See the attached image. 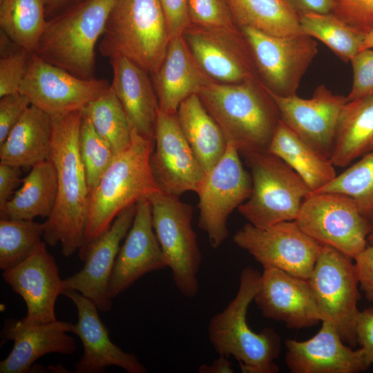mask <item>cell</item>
I'll list each match as a JSON object with an SVG mask.
<instances>
[{"label":"cell","instance_id":"cell-2","mask_svg":"<svg viewBox=\"0 0 373 373\" xmlns=\"http://www.w3.org/2000/svg\"><path fill=\"white\" fill-rule=\"evenodd\" d=\"M198 95L227 142L240 154L267 151L280 117L260 79L237 84L213 81Z\"/></svg>","mask_w":373,"mask_h":373},{"label":"cell","instance_id":"cell-12","mask_svg":"<svg viewBox=\"0 0 373 373\" xmlns=\"http://www.w3.org/2000/svg\"><path fill=\"white\" fill-rule=\"evenodd\" d=\"M233 240L263 268L276 267L306 280L310 277L323 247L295 220L265 228L247 223L234 234Z\"/></svg>","mask_w":373,"mask_h":373},{"label":"cell","instance_id":"cell-46","mask_svg":"<svg viewBox=\"0 0 373 373\" xmlns=\"http://www.w3.org/2000/svg\"><path fill=\"white\" fill-rule=\"evenodd\" d=\"M354 260L361 289L373 303V245L367 246Z\"/></svg>","mask_w":373,"mask_h":373},{"label":"cell","instance_id":"cell-29","mask_svg":"<svg viewBox=\"0 0 373 373\" xmlns=\"http://www.w3.org/2000/svg\"><path fill=\"white\" fill-rule=\"evenodd\" d=\"M373 151V93L348 101L341 113L331 160L345 167Z\"/></svg>","mask_w":373,"mask_h":373},{"label":"cell","instance_id":"cell-20","mask_svg":"<svg viewBox=\"0 0 373 373\" xmlns=\"http://www.w3.org/2000/svg\"><path fill=\"white\" fill-rule=\"evenodd\" d=\"M254 300L264 317L289 328L310 327L323 321L308 280L276 267L263 268Z\"/></svg>","mask_w":373,"mask_h":373},{"label":"cell","instance_id":"cell-43","mask_svg":"<svg viewBox=\"0 0 373 373\" xmlns=\"http://www.w3.org/2000/svg\"><path fill=\"white\" fill-rule=\"evenodd\" d=\"M31 105L27 96L18 92L0 99V144Z\"/></svg>","mask_w":373,"mask_h":373},{"label":"cell","instance_id":"cell-39","mask_svg":"<svg viewBox=\"0 0 373 373\" xmlns=\"http://www.w3.org/2000/svg\"><path fill=\"white\" fill-rule=\"evenodd\" d=\"M191 23L205 27L238 28L228 0H188Z\"/></svg>","mask_w":373,"mask_h":373},{"label":"cell","instance_id":"cell-18","mask_svg":"<svg viewBox=\"0 0 373 373\" xmlns=\"http://www.w3.org/2000/svg\"><path fill=\"white\" fill-rule=\"evenodd\" d=\"M135 204L122 211L104 233L79 250L84 266L63 280L64 290L79 292L102 312H108L112 307V299L108 293L109 280L120 243L133 223Z\"/></svg>","mask_w":373,"mask_h":373},{"label":"cell","instance_id":"cell-14","mask_svg":"<svg viewBox=\"0 0 373 373\" xmlns=\"http://www.w3.org/2000/svg\"><path fill=\"white\" fill-rule=\"evenodd\" d=\"M182 36L199 66L213 81L237 84L259 79L249 46L239 28L191 23Z\"/></svg>","mask_w":373,"mask_h":373},{"label":"cell","instance_id":"cell-16","mask_svg":"<svg viewBox=\"0 0 373 373\" xmlns=\"http://www.w3.org/2000/svg\"><path fill=\"white\" fill-rule=\"evenodd\" d=\"M151 166L161 191L180 195L197 193L205 172L179 124L177 115L159 110Z\"/></svg>","mask_w":373,"mask_h":373},{"label":"cell","instance_id":"cell-35","mask_svg":"<svg viewBox=\"0 0 373 373\" xmlns=\"http://www.w3.org/2000/svg\"><path fill=\"white\" fill-rule=\"evenodd\" d=\"M298 18L303 33L321 41L343 61H350L361 50L367 34L333 13L305 14Z\"/></svg>","mask_w":373,"mask_h":373},{"label":"cell","instance_id":"cell-44","mask_svg":"<svg viewBox=\"0 0 373 373\" xmlns=\"http://www.w3.org/2000/svg\"><path fill=\"white\" fill-rule=\"evenodd\" d=\"M171 38L182 35L191 24L188 0H159Z\"/></svg>","mask_w":373,"mask_h":373},{"label":"cell","instance_id":"cell-30","mask_svg":"<svg viewBox=\"0 0 373 373\" xmlns=\"http://www.w3.org/2000/svg\"><path fill=\"white\" fill-rule=\"evenodd\" d=\"M176 115L188 143L207 173L226 151L227 142L222 131L198 94L184 99Z\"/></svg>","mask_w":373,"mask_h":373},{"label":"cell","instance_id":"cell-10","mask_svg":"<svg viewBox=\"0 0 373 373\" xmlns=\"http://www.w3.org/2000/svg\"><path fill=\"white\" fill-rule=\"evenodd\" d=\"M352 260L330 246L323 245L307 280L323 321L329 322L335 327L345 344L355 347L356 326L360 313L357 304L361 296Z\"/></svg>","mask_w":373,"mask_h":373},{"label":"cell","instance_id":"cell-36","mask_svg":"<svg viewBox=\"0 0 373 373\" xmlns=\"http://www.w3.org/2000/svg\"><path fill=\"white\" fill-rule=\"evenodd\" d=\"M312 193H337L352 198L361 214L373 224V151Z\"/></svg>","mask_w":373,"mask_h":373},{"label":"cell","instance_id":"cell-41","mask_svg":"<svg viewBox=\"0 0 373 373\" xmlns=\"http://www.w3.org/2000/svg\"><path fill=\"white\" fill-rule=\"evenodd\" d=\"M332 13L365 34L373 30V0H333Z\"/></svg>","mask_w":373,"mask_h":373},{"label":"cell","instance_id":"cell-45","mask_svg":"<svg viewBox=\"0 0 373 373\" xmlns=\"http://www.w3.org/2000/svg\"><path fill=\"white\" fill-rule=\"evenodd\" d=\"M357 343L361 346L367 364H373V308L360 311L356 326Z\"/></svg>","mask_w":373,"mask_h":373},{"label":"cell","instance_id":"cell-42","mask_svg":"<svg viewBox=\"0 0 373 373\" xmlns=\"http://www.w3.org/2000/svg\"><path fill=\"white\" fill-rule=\"evenodd\" d=\"M353 71L352 86L348 101L373 93V50L363 49L350 61Z\"/></svg>","mask_w":373,"mask_h":373},{"label":"cell","instance_id":"cell-8","mask_svg":"<svg viewBox=\"0 0 373 373\" xmlns=\"http://www.w3.org/2000/svg\"><path fill=\"white\" fill-rule=\"evenodd\" d=\"M149 200L155 233L171 270L173 282L184 296L199 289L198 273L202 254L192 226L193 207L178 195L159 191Z\"/></svg>","mask_w":373,"mask_h":373},{"label":"cell","instance_id":"cell-6","mask_svg":"<svg viewBox=\"0 0 373 373\" xmlns=\"http://www.w3.org/2000/svg\"><path fill=\"white\" fill-rule=\"evenodd\" d=\"M102 37V55L124 56L150 74L162 64L171 39L159 0H115Z\"/></svg>","mask_w":373,"mask_h":373},{"label":"cell","instance_id":"cell-13","mask_svg":"<svg viewBox=\"0 0 373 373\" xmlns=\"http://www.w3.org/2000/svg\"><path fill=\"white\" fill-rule=\"evenodd\" d=\"M251 190V176L244 169L239 151L227 143L224 155L206 173L197 192L198 227L207 233L213 248L226 240L229 215L249 198Z\"/></svg>","mask_w":373,"mask_h":373},{"label":"cell","instance_id":"cell-11","mask_svg":"<svg viewBox=\"0 0 373 373\" xmlns=\"http://www.w3.org/2000/svg\"><path fill=\"white\" fill-rule=\"evenodd\" d=\"M240 30L263 86L279 96L296 95L302 77L317 53L316 42L304 33L274 36L248 26Z\"/></svg>","mask_w":373,"mask_h":373},{"label":"cell","instance_id":"cell-33","mask_svg":"<svg viewBox=\"0 0 373 373\" xmlns=\"http://www.w3.org/2000/svg\"><path fill=\"white\" fill-rule=\"evenodd\" d=\"M50 0H3L0 2V27L15 44L35 53L47 19Z\"/></svg>","mask_w":373,"mask_h":373},{"label":"cell","instance_id":"cell-48","mask_svg":"<svg viewBox=\"0 0 373 373\" xmlns=\"http://www.w3.org/2000/svg\"><path fill=\"white\" fill-rule=\"evenodd\" d=\"M298 15L328 14L334 7L333 0H284Z\"/></svg>","mask_w":373,"mask_h":373},{"label":"cell","instance_id":"cell-52","mask_svg":"<svg viewBox=\"0 0 373 373\" xmlns=\"http://www.w3.org/2000/svg\"><path fill=\"white\" fill-rule=\"evenodd\" d=\"M368 241H373V233L369 236Z\"/></svg>","mask_w":373,"mask_h":373},{"label":"cell","instance_id":"cell-23","mask_svg":"<svg viewBox=\"0 0 373 373\" xmlns=\"http://www.w3.org/2000/svg\"><path fill=\"white\" fill-rule=\"evenodd\" d=\"M75 325L56 321L41 325H28L21 319L8 318L4 321L1 338L14 345L8 356L0 363V373H26L40 357L57 353L71 355L77 350L73 333Z\"/></svg>","mask_w":373,"mask_h":373},{"label":"cell","instance_id":"cell-49","mask_svg":"<svg viewBox=\"0 0 373 373\" xmlns=\"http://www.w3.org/2000/svg\"><path fill=\"white\" fill-rule=\"evenodd\" d=\"M199 373H233L234 372L232 364L228 357L219 354L218 358L209 364H202L199 368Z\"/></svg>","mask_w":373,"mask_h":373},{"label":"cell","instance_id":"cell-47","mask_svg":"<svg viewBox=\"0 0 373 373\" xmlns=\"http://www.w3.org/2000/svg\"><path fill=\"white\" fill-rule=\"evenodd\" d=\"M20 183H22L20 168L0 162V208L10 200Z\"/></svg>","mask_w":373,"mask_h":373},{"label":"cell","instance_id":"cell-22","mask_svg":"<svg viewBox=\"0 0 373 373\" xmlns=\"http://www.w3.org/2000/svg\"><path fill=\"white\" fill-rule=\"evenodd\" d=\"M62 294L73 301L77 310L73 333L81 340L84 353L75 365L76 373H102L112 365L128 373L147 372L136 355L124 352L111 341L93 302L75 290H64Z\"/></svg>","mask_w":373,"mask_h":373},{"label":"cell","instance_id":"cell-26","mask_svg":"<svg viewBox=\"0 0 373 373\" xmlns=\"http://www.w3.org/2000/svg\"><path fill=\"white\" fill-rule=\"evenodd\" d=\"M112 86L132 130L154 140L158 112L157 97L149 72L122 55L110 58Z\"/></svg>","mask_w":373,"mask_h":373},{"label":"cell","instance_id":"cell-21","mask_svg":"<svg viewBox=\"0 0 373 373\" xmlns=\"http://www.w3.org/2000/svg\"><path fill=\"white\" fill-rule=\"evenodd\" d=\"M168 267L153 223L151 204L147 198L135 204V213L117 254L108 284L113 299L129 288L144 274Z\"/></svg>","mask_w":373,"mask_h":373},{"label":"cell","instance_id":"cell-40","mask_svg":"<svg viewBox=\"0 0 373 373\" xmlns=\"http://www.w3.org/2000/svg\"><path fill=\"white\" fill-rule=\"evenodd\" d=\"M32 52L17 46L1 55L0 97L19 92L27 70Z\"/></svg>","mask_w":373,"mask_h":373},{"label":"cell","instance_id":"cell-50","mask_svg":"<svg viewBox=\"0 0 373 373\" xmlns=\"http://www.w3.org/2000/svg\"><path fill=\"white\" fill-rule=\"evenodd\" d=\"M83 0H50L46 8V17L50 19Z\"/></svg>","mask_w":373,"mask_h":373},{"label":"cell","instance_id":"cell-38","mask_svg":"<svg viewBox=\"0 0 373 373\" xmlns=\"http://www.w3.org/2000/svg\"><path fill=\"white\" fill-rule=\"evenodd\" d=\"M78 146L90 193L115 155L83 113Z\"/></svg>","mask_w":373,"mask_h":373},{"label":"cell","instance_id":"cell-1","mask_svg":"<svg viewBox=\"0 0 373 373\" xmlns=\"http://www.w3.org/2000/svg\"><path fill=\"white\" fill-rule=\"evenodd\" d=\"M52 135L49 159L57 176V195L50 216L43 223L45 242L61 244L65 257L85 242L90 191L79 152L82 110L51 116Z\"/></svg>","mask_w":373,"mask_h":373},{"label":"cell","instance_id":"cell-51","mask_svg":"<svg viewBox=\"0 0 373 373\" xmlns=\"http://www.w3.org/2000/svg\"><path fill=\"white\" fill-rule=\"evenodd\" d=\"M367 48H373V30L367 34L363 41L361 50Z\"/></svg>","mask_w":373,"mask_h":373},{"label":"cell","instance_id":"cell-34","mask_svg":"<svg viewBox=\"0 0 373 373\" xmlns=\"http://www.w3.org/2000/svg\"><path fill=\"white\" fill-rule=\"evenodd\" d=\"M97 133L110 145L115 155L127 149L132 128L111 86L82 109Z\"/></svg>","mask_w":373,"mask_h":373},{"label":"cell","instance_id":"cell-31","mask_svg":"<svg viewBox=\"0 0 373 373\" xmlns=\"http://www.w3.org/2000/svg\"><path fill=\"white\" fill-rule=\"evenodd\" d=\"M31 168L21 188L0 208L1 218L34 220L50 216L57 195L55 166L48 159Z\"/></svg>","mask_w":373,"mask_h":373},{"label":"cell","instance_id":"cell-5","mask_svg":"<svg viewBox=\"0 0 373 373\" xmlns=\"http://www.w3.org/2000/svg\"><path fill=\"white\" fill-rule=\"evenodd\" d=\"M115 0H83L47 20L35 53L84 79L94 78L95 46Z\"/></svg>","mask_w":373,"mask_h":373},{"label":"cell","instance_id":"cell-3","mask_svg":"<svg viewBox=\"0 0 373 373\" xmlns=\"http://www.w3.org/2000/svg\"><path fill=\"white\" fill-rule=\"evenodd\" d=\"M154 144V140L132 130L130 146L115 155L90 193L85 242L81 249L104 233L122 211L161 191L151 166Z\"/></svg>","mask_w":373,"mask_h":373},{"label":"cell","instance_id":"cell-28","mask_svg":"<svg viewBox=\"0 0 373 373\" xmlns=\"http://www.w3.org/2000/svg\"><path fill=\"white\" fill-rule=\"evenodd\" d=\"M267 151L294 170L311 192L325 186L337 175L331 159L307 143L281 119Z\"/></svg>","mask_w":373,"mask_h":373},{"label":"cell","instance_id":"cell-4","mask_svg":"<svg viewBox=\"0 0 373 373\" xmlns=\"http://www.w3.org/2000/svg\"><path fill=\"white\" fill-rule=\"evenodd\" d=\"M260 274L251 267L244 268L234 298L210 320L209 340L218 354L236 358L243 373H276L274 361L281 348V338L271 328L259 333L247 323L248 307L254 299Z\"/></svg>","mask_w":373,"mask_h":373},{"label":"cell","instance_id":"cell-27","mask_svg":"<svg viewBox=\"0 0 373 373\" xmlns=\"http://www.w3.org/2000/svg\"><path fill=\"white\" fill-rule=\"evenodd\" d=\"M52 135L51 115L30 105L0 144V162L21 168L48 160Z\"/></svg>","mask_w":373,"mask_h":373},{"label":"cell","instance_id":"cell-9","mask_svg":"<svg viewBox=\"0 0 373 373\" xmlns=\"http://www.w3.org/2000/svg\"><path fill=\"white\" fill-rule=\"evenodd\" d=\"M309 236L354 259L366 247L373 224L354 200L337 193H312L305 198L295 220Z\"/></svg>","mask_w":373,"mask_h":373},{"label":"cell","instance_id":"cell-19","mask_svg":"<svg viewBox=\"0 0 373 373\" xmlns=\"http://www.w3.org/2000/svg\"><path fill=\"white\" fill-rule=\"evenodd\" d=\"M4 281L25 301L27 314L21 320L28 325L57 321L55 305L64 289L55 258L42 242L17 266L3 271Z\"/></svg>","mask_w":373,"mask_h":373},{"label":"cell","instance_id":"cell-25","mask_svg":"<svg viewBox=\"0 0 373 373\" xmlns=\"http://www.w3.org/2000/svg\"><path fill=\"white\" fill-rule=\"evenodd\" d=\"M160 110L176 114L181 103L213 80L201 68L182 35L171 38L164 58L151 74Z\"/></svg>","mask_w":373,"mask_h":373},{"label":"cell","instance_id":"cell-15","mask_svg":"<svg viewBox=\"0 0 373 373\" xmlns=\"http://www.w3.org/2000/svg\"><path fill=\"white\" fill-rule=\"evenodd\" d=\"M104 79H84L32 53L19 92L51 116L82 110L106 90Z\"/></svg>","mask_w":373,"mask_h":373},{"label":"cell","instance_id":"cell-37","mask_svg":"<svg viewBox=\"0 0 373 373\" xmlns=\"http://www.w3.org/2000/svg\"><path fill=\"white\" fill-rule=\"evenodd\" d=\"M43 223L33 220H0V269L13 268L27 259L42 242Z\"/></svg>","mask_w":373,"mask_h":373},{"label":"cell","instance_id":"cell-24","mask_svg":"<svg viewBox=\"0 0 373 373\" xmlns=\"http://www.w3.org/2000/svg\"><path fill=\"white\" fill-rule=\"evenodd\" d=\"M285 344V363L292 373H356L369 367L363 350L346 345L327 321L309 340L287 339Z\"/></svg>","mask_w":373,"mask_h":373},{"label":"cell","instance_id":"cell-7","mask_svg":"<svg viewBox=\"0 0 373 373\" xmlns=\"http://www.w3.org/2000/svg\"><path fill=\"white\" fill-rule=\"evenodd\" d=\"M242 156L251 171L252 190L249 198L238 207L239 213L259 228L295 220L311 192L301 177L267 151Z\"/></svg>","mask_w":373,"mask_h":373},{"label":"cell","instance_id":"cell-17","mask_svg":"<svg viewBox=\"0 0 373 373\" xmlns=\"http://www.w3.org/2000/svg\"><path fill=\"white\" fill-rule=\"evenodd\" d=\"M263 87L275 102L280 119L307 143L331 158L347 97L334 94L323 85L316 88L310 99L296 95L279 96Z\"/></svg>","mask_w":373,"mask_h":373},{"label":"cell","instance_id":"cell-32","mask_svg":"<svg viewBox=\"0 0 373 373\" xmlns=\"http://www.w3.org/2000/svg\"><path fill=\"white\" fill-rule=\"evenodd\" d=\"M238 27L274 36L303 33L298 15L284 0H228Z\"/></svg>","mask_w":373,"mask_h":373},{"label":"cell","instance_id":"cell-53","mask_svg":"<svg viewBox=\"0 0 373 373\" xmlns=\"http://www.w3.org/2000/svg\"><path fill=\"white\" fill-rule=\"evenodd\" d=\"M3 0H0V2L2 1Z\"/></svg>","mask_w":373,"mask_h":373}]
</instances>
